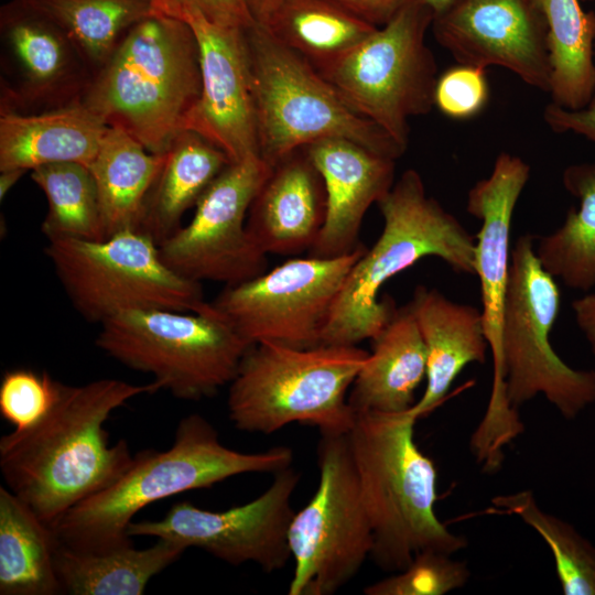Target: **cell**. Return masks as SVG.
Masks as SVG:
<instances>
[{
    "mask_svg": "<svg viewBox=\"0 0 595 595\" xmlns=\"http://www.w3.org/2000/svg\"><path fill=\"white\" fill-rule=\"evenodd\" d=\"M108 127L82 104L37 112H0V171L95 159Z\"/></svg>",
    "mask_w": 595,
    "mask_h": 595,
    "instance_id": "23",
    "label": "cell"
},
{
    "mask_svg": "<svg viewBox=\"0 0 595 595\" xmlns=\"http://www.w3.org/2000/svg\"><path fill=\"white\" fill-rule=\"evenodd\" d=\"M488 95L485 68L457 64L437 77L434 106L450 118L468 119L485 107Z\"/></svg>",
    "mask_w": 595,
    "mask_h": 595,
    "instance_id": "37",
    "label": "cell"
},
{
    "mask_svg": "<svg viewBox=\"0 0 595 595\" xmlns=\"http://www.w3.org/2000/svg\"><path fill=\"white\" fill-rule=\"evenodd\" d=\"M28 171L22 169H11L0 171V198L3 199L12 186Z\"/></svg>",
    "mask_w": 595,
    "mask_h": 595,
    "instance_id": "43",
    "label": "cell"
},
{
    "mask_svg": "<svg viewBox=\"0 0 595 595\" xmlns=\"http://www.w3.org/2000/svg\"><path fill=\"white\" fill-rule=\"evenodd\" d=\"M530 177L521 158L501 152L488 177L468 192L466 210L482 221L475 236V274L479 279L485 336L493 354V383L486 412L500 416L511 405L506 394L501 326L510 268L515 207Z\"/></svg>",
    "mask_w": 595,
    "mask_h": 595,
    "instance_id": "19",
    "label": "cell"
},
{
    "mask_svg": "<svg viewBox=\"0 0 595 595\" xmlns=\"http://www.w3.org/2000/svg\"><path fill=\"white\" fill-rule=\"evenodd\" d=\"M282 2L283 0H249L256 23L264 25Z\"/></svg>",
    "mask_w": 595,
    "mask_h": 595,
    "instance_id": "42",
    "label": "cell"
},
{
    "mask_svg": "<svg viewBox=\"0 0 595 595\" xmlns=\"http://www.w3.org/2000/svg\"><path fill=\"white\" fill-rule=\"evenodd\" d=\"M325 214L323 178L302 148L271 166L251 202L246 227L266 255L289 256L310 250Z\"/></svg>",
    "mask_w": 595,
    "mask_h": 595,
    "instance_id": "21",
    "label": "cell"
},
{
    "mask_svg": "<svg viewBox=\"0 0 595 595\" xmlns=\"http://www.w3.org/2000/svg\"><path fill=\"white\" fill-rule=\"evenodd\" d=\"M96 346L120 364L154 378L182 400L212 398L234 379L250 348L214 310H132L100 324Z\"/></svg>",
    "mask_w": 595,
    "mask_h": 595,
    "instance_id": "8",
    "label": "cell"
},
{
    "mask_svg": "<svg viewBox=\"0 0 595 595\" xmlns=\"http://www.w3.org/2000/svg\"><path fill=\"white\" fill-rule=\"evenodd\" d=\"M271 171L260 156L230 163L195 205L186 226L159 245L177 274L202 283H240L267 271V255L246 223L252 199Z\"/></svg>",
    "mask_w": 595,
    "mask_h": 595,
    "instance_id": "14",
    "label": "cell"
},
{
    "mask_svg": "<svg viewBox=\"0 0 595 595\" xmlns=\"http://www.w3.org/2000/svg\"><path fill=\"white\" fill-rule=\"evenodd\" d=\"M69 37L95 76L138 22L151 0H30Z\"/></svg>",
    "mask_w": 595,
    "mask_h": 595,
    "instance_id": "32",
    "label": "cell"
},
{
    "mask_svg": "<svg viewBox=\"0 0 595 595\" xmlns=\"http://www.w3.org/2000/svg\"><path fill=\"white\" fill-rule=\"evenodd\" d=\"M582 2H589V1H595V0H581Z\"/></svg>",
    "mask_w": 595,
    "mask_h": 595,
    "instance_id": "45",
    "label": "cell"
},
{
    "mask_svg": "<svg viewBox=\"0 0 595 595\" xmlns=\"http://www.w3.org/2000/svg\"><path fill=\"white\" fill-rule=\"evenodd\" d=\"M262 26L315 69L338 60L378 29L332 0H283Z\"/></svg>",
    "mask_w": 595,
    "mask_h": 595,
    "instance_id": "30",
    "label": "cell"
},
{
    "mask_svg": "<svg viewBox=\"0 0 595 595\" xmlns=\"http://www.w3.org/2000/svg\"><path fill=\"white\" fill-rule=\"evenodd\" d=\"M184 551L164 539L145 549L129 542L101 550L72 549L56 540L54 561L62 592L67 594L141 595L150 580Z\"/></svg>",
    "mask_w": 595,
    "mask_h": 595,
    "instance_id": "26",
    "label": "cell"
},
{
    "mask_svg": "<svg viewBox=\"0 0 595 595\" xmlns=\"http://www.w3.org/2000/svg\"><path fill=\"white\" fill-rule=\"evenodd\" d=\"M562 182L578 207L570 208L552 234L536 239V253L566 286L588 291L595 288V161L569 165Z\"/></svg>",
    "mask_w": 595,
    "mask_h": 595,
    "instance_id": "31",
    "label": "cell"
},
{
    "mask_svg": "<svg viewBox=\"0 0 595 595\" xmlns=\"http://www.w3.org/2000/svg\"><path fill=\"white\" fill-rule=\"evenodd\" d=\"M31 178L46 197L41 231L47 240L107 238L97 186L88 166L75 162L46 164L32 170Z\"/></svg>",
    "mask_w": 595,
    "mask_h": 595,
    "instance_id": "33",
    "label": "cell"
},
{
    "mask_svg": "<svg viewBox=\"0 0 595 595\" xmlns=\"http://www.w3.org/2000/svg\"><path fill=\"white\" fill-rule=\"evenodd\" d=\"M377 204L382 231L350 269L321 345L357 346L374 339L397 310L392 299H379L380 289L422 258L437 257L455 272L475 274V237L426 194L415 170L404 171Z\"/></svg>",
    "mask_w": 595,
    "mask_h": 595,
    "instance_id": "5",
    "label": "cell"
},
{
    "mask_svg": "<svg viewBox=\"0 0 595 595\" xmlns=\"http://www.w3.org/2000/svg\"><path fill=\"white\" fill-rule=\"evenodd\" d=\"M428 6L431 7V9L434 11V14L439 11H441L444 7H446L451 0H423Z\"/></svg>",
    "mask_w": 595,
    "mask_h": 595,
    "instance_id": "44",
    "label": "cell"
},
{
    "mask_svg": "<svg viewBox=\"0 0 595 595\" xmlns=\"http://www.w3.org/2000/svg\"><path fill=\"white\" fill-rule=\"evenodd\" d=\"M154 13L178 19L186 10L197 11L209 22L247 29L256 23L249 0H151Z\"/></svg>",
    "mask_w": 595,
    "mask_h": 595,
    "instance_id": "38",
    "label": "cell"
},
{
    "mask_svg": "<svg viewBox=\"0 0 595 595\" xmlns=\"http://www.w3.org/2000/svg\"><path fill=\"white\" fill-rule=\"evenodd\" d=\"M434 11L410 0L387 24L316 69L358 115L407 149L409 119L434 106L437 66L425 43Z\"/></svg>",
    "mask_w": 595,
    "mask_h": 595,
    "instance_id": "10",
    "label": "cell"
},
{
    "mask_svg": "<svg viewBox=\"0 0 595 595\" xmlns=\"http://www.w3.org/2000/svg\"><path fill=\"white\" fill-rule=\"evenodd\" d=\"M431 29L457 64L504 67L550 93L548 26L536 0H451Z\"/></svg>",
    "mask_w": 595,
    "mask_h": 595,
    "instance_id": "17",
    "label": "cell"
},
{
    "mask_svg": "<svg viewBox=\"0 0 595 595\" xmlns=\"http://www.w3.org/2000/svg\"><path fill=\"white\" fill-rule=\"evenodd\" d=\"M416 420L409 410L355 412L347 432L372 529L370 558L389 573L404 570L422 551L452 555L467 547L435 515L437 474L414 441Z\"/></svg>",
    "mask_w": 595,
    "mask_h": 595,
    "instance_id": "2",
    "label": "cell"
},
{
    "mask_svg": "<svg viewBox=\"0 0 595 595\" xmlns=\"http://www.w3.org/2000/svg\"><path fill=\"white\" fill-rule=\"evenodd\" d=\"M93 73L67 34L30 0L0 9V112L80 104Z\"/></svg>",
    "mask_w": 595,
    "mask_h": 595,
    "instance_id": "16",
    "label": "cell"
},
{
    "mask_svg": "<svg viewBox=\"0 0 595 595\" xmlns=\"http://www.w3.org/2000/svg\"><path fill=\"white\" fill-rule=\"evenodd\" d=\"M299 480L300 474L288 467L275 473L268 489L245 505L213 511L181 501L159 520L132 521L127 534L169 540L185 550H204L230 565L252 562L273 573L292 558L288 537Z\"/></svg>",
    "mask_w": 595,
    "mask_h": 595,
    "instance_id": "15",
    "label": "cell"
},
{
    "mask_svg": "<svg viewBox=\"0 0 595 595\" xmlns=\"http://www.w3.org/2000/svg\"><path fill=\"white\" fill-rule=\"evenodd\" d=\"M318 485L289 528L294 571L289 595H332L370 556L374 538L347 433H321Z\"/></svg>",
    "mask_w": 595,
    "mask_h": 595,
    "instance_id": "12",
    "label": "cell"
},
{
    "mask_svg": "<svg viewBox=\"0 0 595 595\" xmlns=\"http://www.w3.org/2000/svg\"><path fill=\"white\" fill-rule=\"evenodd\" d=\"M160 389L154 380L133 385L105 378L80 386L58 381L54 402L40 420L0 439L6 487L52 528L130 468L134 456L128 443L110 445L105 422L129 400Z\"/></svg>",
    "mask_w": 595,
    "mask_h": 595,
    "instance_id": "1",
    "label": "cell"
},
{
    "mask_svg": "<svg viewBox=\"0 0 595 595\" xmlns=\"http://www.w3.org/2000/svg\"><path fill=\"white\" fill-rule=\"evenodd\" d=\"M575 321L595 355V293L586 294L572 303Z\"/></svg>",
    "mask_w": 595,
    "mask_h": 595,
    "instance_id": "41",
    "label": "cell"
},
{
    "mask_svg": "<svg viewBox=\"0 0 595 595\" xmlns=\"http://www.w3.org/2000/svg\"><path fill=\"white\" fill-rule=\"evenodd\" d=\"M350 13L381 28L387 24L410 0H332Z\"/></svg>",
    "mask_w": 595,
    "mask_h": 595,
    "instance_id": "40",
    "label": "cell"
},
{
    "mask_svg": "<svg viewBox=\"0 0 595 595\" xmlns=\"http://www.w3.org/2000/svg\"><path fill=\"white\" fill-rule=\"evenodd\" d=\"M165 159L145 197L138 230L158 245L180 227L185 213L231 163L228 156L193 130H183L164 152Z\"/></svg>",
    "mask_w": 595,
    "mask_h": 595,
    "instance_id": "25",
    "label": "cell"
},
{
    "mask_svg": "<svg viewBox=\"0 0 595 595\" xmlns=\"http://www.w3.org/2000/svg\"><path fill=\"white\" fill-rule=\"evenodd\" d=\"M292 461L288 446L257 453L229 448L210 422L190 414L180 421L170 448L139 452L113 485L69 509L52 530L60 543L77 550L126 544L132 542L128 526L150 504L241 474L274 475L291 467Z\"/></svg>",
    "mask_w": 595,
    "mask_h": 595,
    "instance_id": "3",
    "label": "cell"
},
{
    "mask_svg": "<svg viewBox=\"0 0 595 595\" xmlns=\"http://www.w3.org/2000/svg\"><path fill=\"white\" fill-rule=\"evenodd\" d=\"M304 149L326 192L325 220L309 256L348 255L360 245L366 212L394 184L396 160L340 138L324 139Z\"/></svg>",
    "mask_w": 595,
    "mask_h": 595,
    "instance_id": "20",
    "label": "cell"
},
{
    "mask_svg": "<svg viewBox=\"0 0 595 595\" xmlns=\"http://www.w3.org/2000/svg\"><path fill=\"white\" fill-rule=\"evenodd\" d=\"M58 380L47 372L15 368L3 374L0 382V414L14 426L25 429L40 420L56 397Z\"/></svg>",
    "mask_w": 595,
    "mask_h": 595,
    "instance_id": "36",
    "label": "cell"
},
{
    "mask_svg": "<svg viewBox=\"0 0 595 595\" xmlns=\"http://www.w3.org/2000/svg\"><path fill=\"white\" fill-rule=\"evenodd\" d=\"M367 248L335 258H293L247 281L226 285L210 303L250 345L293 348L322 344L334 303Z\"/></svg>",
    "mask_w": 595,
    "mask_h": 595,
    "instance_id": "13",
    "label": "cell"
},
{
    "mask_svg": "<svg viewBox=\"0 0 595 595\" xmlns=\"http://www.w3.org/2000/svg\"><path fill=\"white\" fill-rule=\"evenodd\" d=\"M534 242L532 235H522L511 251L501 326L506 394L516 409L542 394L574 419L595 402V370L571 368L551 346L561 294Z\"/></svg>",
    "mask_w": 595,
    "mask_h": 595,
    "instance_id": "11",
    "label": "cell"
},
{
    "mask_svg": "<svg viewBox=\"0 0 595 595\" xmlns=\"http://www.w3.org/2000/svg\"><path fill=\"white\" fill-rule=\"evenodd\" d=\"M548 26L551 102L584 108L595 93V11L581 0H536Z\"/></svg>",
    "mask_w": 595,
    "mask_h": 595,
    "instance_id": "29",
    "label": "cell"
},
{
    "mask_svg": "<svg viewBox=\"0 0 595 595\" xmlns=\"http://www.w3.org/2000/svg\"><path fill=\"white\" fill-rule=\"evenodd\" d=\"M45 255L72 305L89 322L101 324L132 310L213 311L202 283L173 271L159 245L138 229L98 241L47 240Z\"/></svg>",
    "mask_w": 595,
    "mask_h": 595,
    "instance_id": "9",
    "label": "cell"
},
{
    "mask_svg": "<svg viewBox=\"0 0 595 595\" xmlns=\"http://www.w3.org/2000/svg\"><path fill=\"white\" fill-rule=\"evenodd\" d=\"M52 528L18 496L0 487V594L55 595L62 592Z\"/></svg>",
    "mask_w": 595,
    "mask_h": 595,
    "instance_id": "28",
    "label": "cell"
},
{
    "mask_svg": "<svg viewBox=\"0 0 595 595\" xmlns=\"http://www.w3.org/2000/svg\"><path fill=\"white\" fill-rule=\"evenodd\" d=\"M426 350V386L409 411L418 419L446 397L461 371L486 360L488 343L482 312L454 302L434 288L419 285L408 303Z\"/></svg>",
    "mask_w": 595,
    "mask_h": 595,
    "instance_id": "22",
    "label": "cell"
},
{
    "mask_svg": "<svg viewBox=\"0 0 595 595\" xmlns=\"http://www.w3.org/2000/svg\"><path fill=\"white\" fill-rule=\"evenodd\" d=\"M543 119L549 128L556 133L573 132L595 143V93L589 102L577 110L566 109L550 102L544 108Z\"/></svg>",
    "mask_w": 595,
    "mask_h": 595,
    "instance_id": "39",
    "label": "cell"
},
{
    "mask_svg": "<svg viewBox=\"0 0 595 595\" xmlns=\"http://www.w3.org/2000/svg\"><path fill=\"white\" fill-rule=\"evenodd\" d=\"M201 90V53L192 28L152 13L129 30L80 104L107 127L161 154L186 130Z\"/></svg>",
    "mask_w": 595,
    "mask_h": 595,
    "instance_id": "4",
    "label": "cell"
},
{
    "mask_svg": "<svg viewBox=\"0 0 595 595\" xmlns=\"http://www.w3.org/2000/svg\"><path fill=\"white\" fill-rule=\"evenodd\" d=\"M165 153L148 151L121 129L108 127L89 164L107 238L138 229L148 192L164 163Z\"/></svg>",
    "mask_w": 595,
    "mask_h": 595,
    "instance_id": "27",
    "label": "cell"
},
{
    "mask_svg": "<svg viewBox=\"0 0 595 595\" xmlns=\"http://www.w3.org/2000/svg\"><path fill=\"white\" fill-rule=\"evenodd\" d=\"M259 155L269 165L314 142L340 138L397 160L405 149L354 111L300 54L264 26L246 29Z\"/></svg>",
    "mask_w": 595,
    "mask_h": 595,
    "instance_id": "7",
    "label": "cell"
},
{
    "mask_svg": "<svg viewBox=\"0 0 595 595\" xmlns=\"http://www.w3.org/2000/svg\"><path fill=\"white\" fill-rule=\"evenodd\" d=\"M178 19L192 28L201 53V97L186 130L203 136L231 163L260 156L246 29L212 23L194 10Z\"/></svg>",
    "mask_w": 595,
    "mask_h": 595,
    "instance_id": "18",
    "label": "cell"
},
{
    "mask_svg": "<svg viewBox=\"0 0 595 595\" xmlns=\"http://www.w3.org/2000/svg\"><path fill=\"white\" fill-rule=\"evenodd\" d=\"M371 340L372 350L351 386L349 405L355 412L409 410L426 377V350L409 304L397 307Z\"/></svg>",
    "mask_w": 595,
    "mask_h": 595,
    "instance_id": "24",
    "label": "cell"
},
{
    "mask_svg": "<svg viewBox=\"0 0 595 595\" xmlns=\"http://www.w3.org/2000/svg\"><path fill=\"white\" fill-rule=\"evenodd\" d=\"M470 572L450 554L422 551L402 571L365 587L366 595H443L463 587Z\"/></svg>",
    "mask_w": 595,
    "mask_h": 595,
    "instance_id": "35",
    "label": "cell"
},
{
    "mask_svg": "<svg viewBox=\"0 0 595 595\" xmlns=\"http://www.w3.org/2000/svg\"><path fill=\"white\" fill-rule=\"evenodd\" d=\"M368 356L357 346L255 344L229 383V419L248 433L272 434L291 423L347 433L355 420L347 393Z\"/></svg>",
    "mask_w": 595,
    "mask_h": 595,
    "instance_id": "6",
    "label": "cell"
},
{
    "mask_svg": "<svg viewBox=\"0 0 595 595\" xmlns=\"http://www.w3.org/2000/svg\"><path fill=\"white\" fill-rule=\"evenodd\" d=\"M493 505L519 517L545 541L565 595H595V547L572 524L543 511L530 490L496 496Z\"/></svg>",
    "mask_w": 595,
    "mask_h": 595,
    "instance_id": "34",
    "label": "cell"
}]
</instances>
